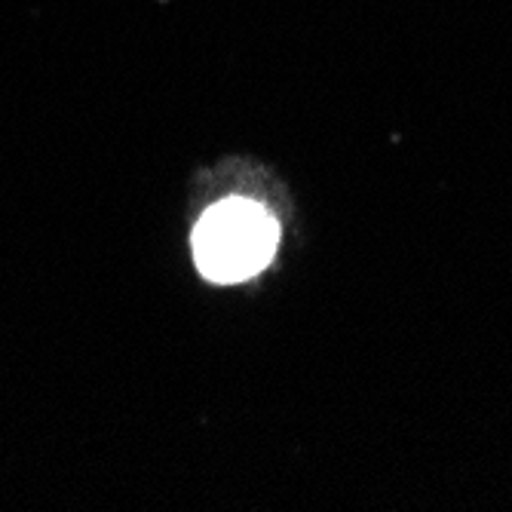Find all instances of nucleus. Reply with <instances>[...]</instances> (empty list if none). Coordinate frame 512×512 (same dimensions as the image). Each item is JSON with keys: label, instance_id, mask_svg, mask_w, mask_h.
Instances as JSON below:
<instances>
[{"label": "nucleus", "instance_id": "nucleus-1", "mask_svg": "<svg viewBox=\"0 0 512 512\" xmlns=\"http://www.w3.org/2000/svg\"><path fill=\"white\" fill-rule=\"evenodd\" d=\"M279 240V227L252 200H227L212 206L194 230L197 267L212 283H243L261 273Z\"/></svg>", "mask_w": 512, "mask_h": 512}]
</instances>
